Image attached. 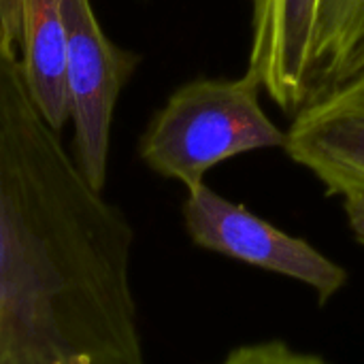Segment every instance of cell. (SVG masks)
<instances>
[{"label": "cell", "instance_id": "1", "mask_svg": "<svg viewBox=\"0 0 364 364\" xmlns=\"http://www.w3.org/2000/svg\"><path fill=\"white\" fill-rule=\"evenodd\" d=\"M132 247L0 49V364H147Z\"/></svg>", "mask_w": 364, "mask_h": 364}, {"label": "cell", "instance_id": "2", "mask_svg": "<svg viewBox=\"0 0 364 364\" xmlns=\"http://www.w3.org/2000/svg\"><path fill=\"white\" fill-rule=\"evenodd\" d=\"M260 92L250 70L235 79L198 77L183 83L141 134V160L190 192L205 183L213 166L230 158L284 149L286 132L262 109Z\"/></svg>", "mask_w": 364, "mask_h": 364}, {"label": "cell", "instance_id": "3", "mask_svg": "<svg viewBox=\"0 0 364 364\" xmlns=\"http://www.w3.org/2000/svg\"><path fill=\"white\" fill-rule=\"evenodd\" d=\"M181 213L188 237L200 250L299 282L320 305H328L350 282L348 271L309 241L273 226L207 183L188 192Z\"/></svg>", "mask_w": 364, "mask_h": 364}, {"label": "cell", "instance_id": "4", "mask_svg": "<svg viewBox=\"0 0 364 364\" xmlns=\"http://www.w3.org/2000/svg\"><path fill=\"white\" fill-rule=\"evenodd\" d=\"M66 28V85L75 124V160L102 192L111 122L117 98L141 64V55L115 45L100 28L90 0H62Z\"/></svg>", "mask_w": 364, "mask_h": 364}, {"label": "cell", "instance_id": "5", "mask_svg": "<svg viewBox=\"0 0 364 364\" xmlns=\"http://www.w3.org/2000/svg\"><path fill=\"white\" fill-rule=\"evenodd\" d=\"M284 151L328 196L364 194V68L294 113Z\"/></svg>", "mask_w": 364, "mask_h": 364}, {"label": "cell", "instance_id": "6", "mask_svg": "<svg viewBox=\"0 0 364 364\" xmlns=\"http://www.w3.org/2000/svg\"><path fill=\"white\" fill-rule=\"evenodd\" d=\"M320 0H254L247 70L284 111L314 96V41Z\"/></svg>", "mask_w": 364, "mask_h": 364}, {"label": "cell", "instance_id": "7", "mask_svg": "<svg viewBox=\"0 0 364 364\" xmlns=\"http://www.w3.org/2000/svg\"><path fill=\"white\" fill-rule=\"evenodd\" d=\"M19 45L28 90L49 126L60 130L70 119L62 0H23Z\"/></svg>", "mask_w": 364, "mask_h": 364}, {"label": "cell", "instance_id": "8", "mask_svg": "<svg viewBox=\"0 0 364 364\" xmlns=\"http://www.w3.org/2000/svg\"><path fill=\"white\" fill-rule=\"evenodd\" d=\"M364 68V0H320L314 41V96Z\"/></svg>", "mask_w": 364, "mask_h": 364}, {"label": "cell", "instance_id": "9", "mask_svg": "<svg viewBox=\"0 0 364 364\" xmlns=\"http://www.w3.org/2000/svg\"><path fill=\"white\" fill-rule=\"evenodd\" d=\"M220 364H331L324 356L303 352L284 339H267L230 350Z\"/></svg>", "mask_w": 364, "mask_h": 364}, {"label": "cell", "instance_id": "10", "mask_svg": "<svg viewBox=\"0 0 364 364\" xmlns=\"http://www.w3.org/2000/svg\"><path fill=\"white\" fill-rule=\"evenodd\" d=\"M21 11L23 0H0V34L9 51L21 43Z\"/></svg>", "mask_w": 364, "mask_h": 364}, {"label": "cell", "instance_id": "11", "mask_svg": "<svg viewBox=\"0 0 364 364\" xmlns=\"http://www.w3.org/2000/svg\"><path fill=\"white\" fill-rule=\"evenodd\" d=\"M343 213L354 239L364 247V194L343 196Z\"/></svg>", "mask_w": 364, "mask_h": 364}, {"label": "cell", "instance_id": "12", "mask_svg": "<svg viewBox=\"0 0 364 364\" xmlns=\"http://www.w3.org/2000/svg\"><path fill=\"white\" fill-rule=\"evenodd\" d=\"M0 49H6V45H4V41H2V34H0ZM9 51V49H6ZM13 53V51H11Z\"/></svg>", "mask_w": 364, "mask_h": 364}]
</instances>
